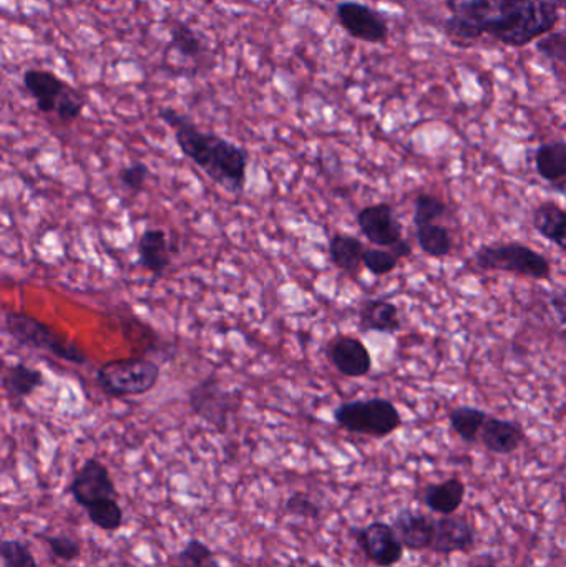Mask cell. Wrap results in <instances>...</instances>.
Returning <instances> with one entry per match:
<instances>
[{"label": "cell", "mask_w": 566, "mask_h": 567, "mask_svg": "<svg viewBox=\"0 0 566 567\" xmlns=\"http://www.w3.org/2000/svg\"><path fill=\"white\" fill-rule=\"evenodd\" d=\"M544 2L550 3L555 9L560 10V12H566V0H544Z\"/></svg>", "instance_id": "obj_37"}, {"label": "cell", "mask_w": 566, "mask_h": 567, "mask_svg": "<svg viewBox=\"0 0 566 567\" xmlns=\"http://www.w3.org/2000/svg\"><path fill=\"white\" fill-rule=\"evenodd\" d=\"M467 567H497V566H492V565H472V566H467Z\"/></svg>", "instance_id": "obj_39"}, {"label": "cell", "mask_w": 566, "mask_h": 567, "mask_svg": "<svg viewBox=\"0 0 566 567\" xmlns=\"http://www.w3.org/2000/svg\"><path fill=\"white\" fill-rule=\"evenodd\" d=\"M537 52L550 63L555 79L566 85V32H552L538 40Z\"/></svg>", "instance_id": "obj_28"}, {"label": "cell", "mask_w": 566, "mask_h": 567, "mask_svg": "<svg viewBox=\"0 0 566 567\" xmlns=\"http://www.w3.org/2000/svg\"><path fill=\"white\" fill-rule=\"evenodd\" d=\"M488 413L475 406H457L449 413V422L455 435L465 443H477L482 429L487 422Z\"/></svg>", "instance_id": "obj_24"}, {"label": "cell", "mask_w": 566, "mask_h": 567, "mask_svg": "<svg viewBox=\"0 0 566 567\" xmlns=\"http://www.w3.org/2000/svg\"><path fill=\"white\" fill-rule=\"evenodd\" d=\"M435 519L438 518L425 515V513L405 508L394 516L392 526L398 532L402 545L409 551H431L432 542H434Z\"/></svg>", "instance_id": "obj_15"}, {"label": "cell", "mask_w": 566, "mask_h": 567, "mask_svg": "<svg viewBox=\"0 0 566 567\" xmlns=\"http://www.w3.org/2000/svg\"><path fill=\"white\" fill-rule=\"evenodd\" d=\"M535 169L545 183L566 192V142H550L538 146L535 152Z\"/></svg>", "instance_id": "obj_20"}, {"label": "cell", "mask_w": 566, "mask_h": 567, "mask_svg": "<svg viewBox=\"0 0 566 567\" xmlns=\"http://www.w3.org/2000/svg\"><path fill=\"white\" fill-rule=\"evenodd\" d=\"M22 85L32 96L39 112L45 115H55L60 100L72 86L56 73L42 69H30L23 72Z\"/></svg>", "instance_id": "obj_14"}, {"label": "cell", "mask_w": 566, "mask_h": 567, "mask_svg": "<svg viewBox=\"0 0 566 567\" xmlns=\"http://www.w3.org/2000/svg\"><path fill=\"white\" fill-rule=\"evenodd\" d=\"M326 357L341 375L362 379L372 370V355L358 337L339 333L326 346Z\"/></svg>", "instance_id": "obj_12"}, {"label": "cell", "mask_w": 566, "mask_h": 567, "mask_svg": "<svg viewBox=\"0 0 566 567\" xmlns=\"http://www.w3.org/2000/svg\"><path fill=\"white\" fill-rule=\"evenodd\" d=\"M336 425L354 435L385 439L402 426V416L398 406L388 399L351 400L341 403L332 412Z\"/></svg>", "instance_id": "obj_4"}, {"label": "cell", "mask_w": 566, "mask_h": 567, "mask_svg": "<svg viewBox=\"0 0 566 567\" xmlns=\"http://www.w3.org/2000/svg\"><path fill=\"white\" fill-rule=\"evenodd\" d=\"M172 567H222L215 551L202 539L192 538L173 556Z\"/></svg>", "instance_id": "obj_29"}, {"label": "cell", "mask_w": 566, "mask_h": 567, "mask_svg": "<svg viewBox=\"0 0 566 567\" xmlns=\"http://www.w3.org/2000/svg\"><path fill=\"white\" fill-rule=\"evenodd\" d=\"M306 567H326V566L322 565V563H311V565H308Z\"/></svg>", "instance_id": "obj_38"}, {"label": "cell", "mask_w": 566, "mask_h": 567, "mask_svg": "<svg viewBox=\"0 0 566 567\" xmlns=\"http://www.w3.org/2000/svg\"><path fill=\"white\" fill-rule=\"evenodd\" d=\"M478 442L487 452L494 453V455L507 456L517 452L524 445L525 432L517 422L488 416Z\"/></svg>", "instance_id": "obj_16"}, {"label": "cell", "mask_w": 566, "mask_h": 567, "mask_svg": "<svg viewBox=\"0 0 566 567\" xmlns=\"http://www.w3.org/2000/svg\"><path fill=\"white\" fill-rule=\"evenodd\" d=\"M85 105V96H83L79 90L70 86V89L66 90L65 95L60 100L59 106H56L55 116L60 122L65 123V125H72V123H75L76 120L82 116Z\"/></svg>", "instance_id": "obj_35"}, {"label": "cell", "mask_w": 566, "mask_h": 567, "mask_svg": "<svg viewBox=\"0 0 566 567\" xmlns=\"http://www.w3.org/2000/svg\"><path fill=\"white\" fill-rule=\"evenodd\" d=\"M474 262L482 271L507 272L535 281H547L552 276L548 259L517 241L482 246L474 255Z\"/></svg>", "instance_id": "obj_6"}, {"label": "cell", "mask_w": 566, "mask_h": 567, "mask_svg": "<svg viewBox=\"0 0 566 567\" xmlns=\"http://www.w3.org/2000/svg\"><path fill=\"white\" fill-rule=\"evenodd\" d=\"M451 16L444 32L459 47L488 37L512 49H524L555 32L560 10L544 0H444Z\"/></svg>", "instance_id": "obj_1"}, {"label": "cell", "mask_w": 566, "mask_h": 567, "mask_svg": "<svg viewBox=\"0 0 566 567\" xmlns=\"http://www.w3.org/2000/svg\"><path fill=\"white\" fill-rule=\"evenodd\" d=\"M47 548L53 558L63 563L79 561L82 556V545L69 535H55L45 538Z\"/></svg>", "instance_id": "obj_34"}, {"label": "cell", "mask_w": 566, "mask_h": 567, "mask_svg": "<svg viewBox=\"0 0 566 567\" xmlns=\"http://www.w3.org/2000/svg\"><path fill=\"white\" fill-rule=\"evenodd\" d=\"M169 47L179 55L195 62L202 60L206 52L205 40L182 20H175L169 27Z\"/></svg>", "instance_id": "obj_26"}, {"label": "cell", "mask_w": 566, "mask_h": 567, "mask_svg": "<svg viewBox=\"0 0 566 567\" xmlns=\"http://www.w3.org/2000/svg\"><path fill=\"white\" fill-rule=\"evenodd\" d=\"M351 536L372 565L392 567L404 559V545L394 526L389 523L372 522L366 526H352Z\"/></svg>", "instance_id": "obj_8"}, {"label": "cell", "mask_w": 566, "mask_h": 567, "mask_svg": "<svg viewBox=\"0 0 566 567\" xmlns=\"http://www.w3.org/2000/svg\"><path fill=\"white\" fill-rule=\"evenodd\" d=\"M159 118L173 130L176 146L183 156L198 166L213 183L231 195H241L248 183L249 153L245 146L203 132L188 115L175 109H162Z\"/></svg>", "instance_id": "obj_2"}, {"label": "cell", "mask_w": 566, "mask_h": 567, "mask_svg": "<svg viewBox=\"0 0 566 567\" xmlns=\"http://www.w3.org/2000/svg\"><path fill=\"white\" fill-rule=\"evenodd\" d=\"M69 495L83 509L102 499L119 498L112 473L99 458H86L69 485Z\"/></svg>", "instance_id": "obj_10"}, {"label": "cell", "mask_w": 566, "mask_h": 567, "mask_svg": "<svg viewBox=\"0 0 566 567\" xmlns=\"http://www.w3.org/2000/svg\"><path fill=\"white\" fill-rule=\"evenodd\" d=\"M447 213V205L434 195L422 193L414 205V225L424 226L441 219Z\"/></svg>", "instance_id": "obj_32"}, {"label": "cell", "mask_w": 566, "mask_h": 567, "mask_svg": "<svg viewBox=\"0 0 566 567\" xmlns=\"http://www.w3.org/2000/svg\"><path fill=\"white\" fill-rule=\"evenodd\" d=\"M158 363L146 357H126L109 360L96 370L95 382L100 392L110 399L142 396L152 392L159 380Z\"/></svg>", "instance_id": "obj_5"}, {"label": "cell", "mask_w": 566, "mask_h": 567, "mask_svg": "<svg viewBox=\"0 0 566 567\" xmlns=\"http://www.w3.org/2000/svg\"><path fill=\"white\" fill-rule=\"evenodd\" d=\"M188 405L206 425L218 433H226L229 420L241 406V393L238 390H226L218 375L209 373L189 389Z\"/></svg>", "instance_id": "obj_7"}, {"label": "cell", "mask_w": 566, "mask_h": 567, "mask_svg": "<svg viewBox=\"0 0 566 567\" xmlns=\"http://www.w3.org/2000/svg\"><path fill=\"white\" fill-rule=\"evenodd\" d=\"M366 246L351 235H335L329 241V261L341 271L356 275L364 266Z\"/></svg>", "instance_id": "obj_21"}, {"label": "cell", "mask_w": 566, "mask_h": 567, "mask_svg": "<svg viewBox=\"0 0 566 567\" xmlns=\"http://www.w3.org/2000/svg\"><path fill=\"white\" fill-rule=\"evenodd\" d=\"M401 259L391 251V249L384 248H366L364 251V268L371 272L372 276L392 275L398 269Z\"/></svg>", "instance_id": "obj_31"}, {"label": "cell", "mask_w": 566, "mask_h": 567, "mask_svg": "<svg viewBox=\"0 0 566 567\" xmlns=\"http://www.w3.org/2000/svg\"><path fill=\"white\" fill-rule=\"evenodd\" d=\"M358 226L362 236L375 248L391 249L404 239L401 221L389 203L362 208L358 213Z\"/></svg>", "instance_id": "obj_11"}, {"label": "cell", "mask_w": 566, "mask_h": 567, "mask_svg": "<svg viewBox=\"0 0 566 567\" xmlns=\"http://www.w3.org/2000/svg\"><path fill=\"white\" fill-rule=\"evenodd\" d=\"M532 223L545 239L566 251V209L554 202L542 203L535 208Z\"/></svg>", "instance_id": "obj_22"}, {"label": "cell", "mask_w": 566, "mask_h": 567, "mask_svg": "<svg viewBox=\"0 0 566 567\" xmlns=\"http://www.w3.org/2000/svg\"><path fill=\"white\" fill-rule=\"evenodd\" d=\"M85 512L89 522L103 533L120 532L125 523V513L116 498L102 499L89 506Z\"/></svg>", "instance_id": "obj_27"}, {"label": "cell", "mask_w": 566, "mask_h": 567, "mask_svg": "<svg viewBox=\"0 0 566 567\" xmlns=\"http://www.w3.org/2000/svg\"><path fill=\"white\" fill-rule=\"evenodd\" d=\"M138 262L155 279L163 278L172 265V245L163 229H146L138 239Z\"/></svg>", "instance_id": "obj_17"}, {"label": "cell", "mask_w": 566, "mask_h": 567, "mask_svg": "<svg viewBox=\"0 0 566 567\" xmlns=\"http://www.w3.org/2000/svg\"><path fill=\"white\" fill-rule=\"evenodd\" d=\"M415 238H418L419 248L429 258L444 259L447 258L454 248V239L451 231L445 226L432 223V225L415 226Z\"/></svg>", "instance_id": "obj_25"}, {"label": "cell", "mask_w": 566, "mask_h": 567, "mask_svg": "<svg viewBox=\"0 0 566 567\" xmlns=\"http://www.w3.org/2000/svg\"><path fill=\"white\" fill-rule=\"evenodd\" d=\"M43 383H45L43 373L22 362L9 367L2 375L3 392L12 400L27 399L37 389L43 386Z\"/></svg>", "instance_id": "obj_23"}, {"label": "cell", "mask_w": 566, "mask_h": 567, "mask_svg": "<svg viewBox=\"0 0 566 567\" xmlns=\"http://www.w3.org/2000/svg\"><path fill=\"white\" fill-rule=\"evenodd\" d=\"M336 17L346 33L361 42L382 45L388 43L391 35L388 19L378 9H372L366 3L344 0L336 7Z\"/></svg>", "instance_id": "obj_9"}, {"label": "cell", "mask_w": 566, "mask_h": 567, "mask_svg": "<svg viewBox=\"0 0 566 567\" xmlns=\"http://www.w3.org/2000/svg\"><path fill=\"white\" fill-rule=\"evenodd\" d=\"M285 512L295 518L312 519V522L321 518L322 515L321 505L302 492L292 493L286 498Z\"/></svg>", "instance_id": "obj_33"}, {"label": "cell", "mask_w": 566, "mask_h": 567, "mask_svg": "<svg viewBox=\"0 0 566 567\" xmlns=\"http://www.w3.org/2000/svg\"><path fill=\"white\" fill-rule=\"evenodd\" d=\"M150 176V168L142 162L132 163L120 172V183L128 192H142L145 188L146 179Z\"/></svg>", "instance_id": "obj_36"}, {"label": "cell", "mask_w": 566, "mask_h": 567, "mask_svg": "<svg viewBox=\"0 0 566 567\" xmlns=\"http://www.w3.org/2000/svg\"><path fill=\"white\" fill-rule=\"evenodd\" d=\"M0 556L3 567H39L32 549L22 539H3Z\"/></svg>", "instance_id": "obj_30"}, {"label": "cell", "mask_w": 566, "mask_h": 567, "mask_svg": "<svg viewBox=\"0 0 566 567\" xmlns=\"http://www.w3.org/2000/svg\"><path fill=\"white\" fill-rule=\"evenodd\" d=\"M467 486L461 478L445 480L442 483L428 485L422 492V502L434 515L451 516L461 509Z\"/></svg>", "instance_id": "obj_19"}, {"label": "cell", "mask_w": 566, "mask_h": 567, "mask_svg": "<svg viewBox=\"0 0 566 567\" xmlns=\"http://www.w3.org/2000/svg\"><path fill=\"white\" fill-rule=\"evenodd\" d=\"M475 545V528L467 515L441 516L435 519L434 542L431 553L451 556L454 553H467Z\"/></svg>", "instance_id": "obj_13"}, {"label": "cell", "mask_w": 566, "mask_h": 567, "mask_svg": "<svg viewBox=\"0 0 566 567\" xmlns=\"http://www.w3.org/2000/svg\"><path fill=\"white\" fill-rule=\"evenodd\" d=\"M2 330L20 346L49 353L63 362L73 363V365H85L89 362V355L82 347L56 332L49 323L27 312L6 310Z\"/></svg>", "instance_id": "obj_3"}, {"label": "cell", "mask_w": 566, "mask_h": 567, "mask_svg": "<svg viewBox=\"0 0 566 567\" xmlns=\"http://www.w3.org/2000/svg\"><path fill=\"white\" fill-rule=\"evenodd\" d=\"M361 332L398 333L402 330L399 307L388 299H369L359 307Z\"/></svg>", "instance_id": "obj_18"}]
</instances>
